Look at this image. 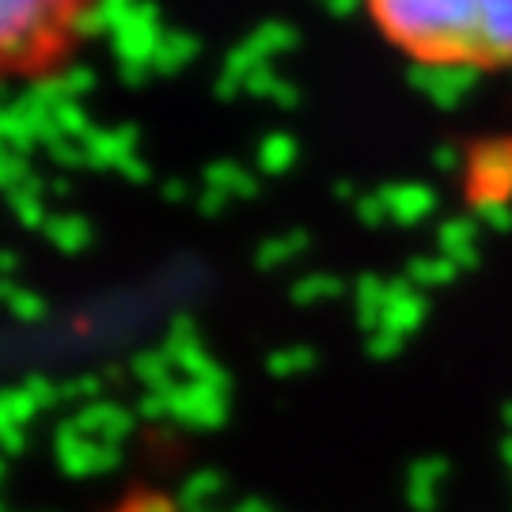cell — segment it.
<instances>
[{"instance_id":"obj_2","label":"cell","mask_w":512,"mask_h":512,"mask_svg":"<svg viewBox=\"0 0 512 512\" xmlns=\"http://www.w3.org/2000/svg\"><path fill=\"white\" fill-rule=\"evenodd\" d=\"M107 0H0V88H35L73 69Z\"/></svg>"},{"instance_id":"obj_1","label":"cell","mask_w":512,"mask_h":512,"mask_svg":"<svg viewBox=\"0 0 512 512\" xmlns=\"http://www.w3.org/2000/svg\"><path fill=\"white\" fill-rule=\"evenodd\" d=\"M376 38L421 73H512V0H361Z\"/></svg>"}]
</instances>
